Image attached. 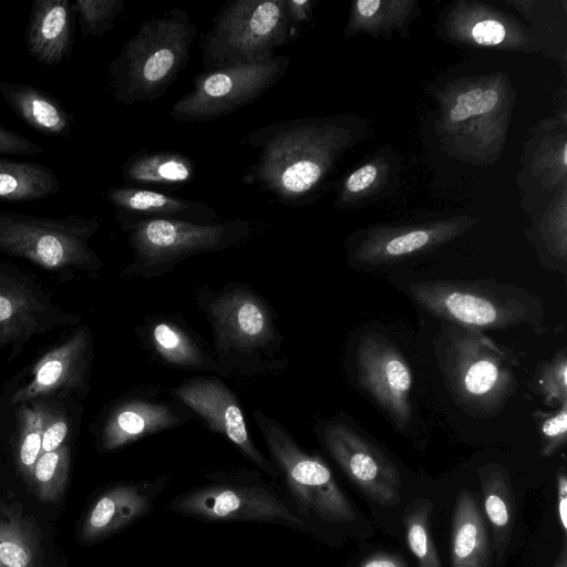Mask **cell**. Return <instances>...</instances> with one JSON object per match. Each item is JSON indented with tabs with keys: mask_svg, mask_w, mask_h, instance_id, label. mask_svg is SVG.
I'll list each match as a JSON object with an SVG mask.
<instances>
[{
	"mask_svg": "<svg viewBox=\"0 0 567 567\" xmlns=\"http://www.w3.org/2000/svg\"><path fill=\"white\" fill-rule=\"evenodd\" d=\"M69 433V421L64 414L49 411L42 435L41 453L52 452L63 445Z\"/></svg>",
	"mask_w": 567,
	"mask_h": 567,
	"instance_id": "cell-34",
	"label": "cell"
},
{
	"mask_svg": "<svg viewBox=\"0 0 567 567\" xmlns=\"http://www.w3.org/2000/svg\"><path fill=\"white\" fill-rule=\"evenodd\" d=\"M309 3L310 2L308 0H286L287 14L292 29L295 23L307 18Z\"/></svg>",
	"mask_w": 567,
	"mask_h": 567,
	"instance_id": "cell-39",
	"label": "cell"
},
{
	"mask_svg": "<svg viewBox=\"0 0 567 567\" xmlns=\"http://www.w3.org/2000/svg\"><path fill=\"white\" fill-rule=\"evenodd\" d=\"M252 417L298 515L327 523L353 520L354 509L326 462L303 450L286 426L264 411L256 409Z\"/></svg>",
	"mask_w": 567,
	"mask_h": 567,
	"instance_id": "cell-8",
	"label": "cell"
},
{
	"mask_svg": "<svg viewBox=\"0 0 567 567\" xmlns=\"http://www.w3.org/2000/svg\"><path fill=\"white\" fill-rule=\"evenodd\" d=\"M451 567H491V544L474 494L458 492L451 524Z\"/></svg>",
	"mask_w": 567,
	"mask_h": 567,
	"instance_id": "cell-22",
	"label": "cell"
},
{
	"mask_svg": "<svg viewBox=\"0 0 567 567\" xmlns=\"http://www.w3.org/2000/svg\"><path fill=\"white\" fill-rule=\"evenodd\" d=\"M498 95L494 90L483 91L482 96L472 109V115H480L489 112L497 103Z\"/></svg>",
	"mask_w": 567,
	"mask_h": 567,
	"instance_id": "cell-40",
	"label": "cell"
},
{
	"mask_svg": "<svg viewBox=\"0 0 567 567\" xmlns=\"http://www.w3.org/2000/svg\"><path fill=\"white\" fill-rule=\"evenodd\" d=\"M482 94L483 91L481 89L471 90L466 93L461 94L456 100V104L466 106L471 112L472 109L477 103V101L480 100V97L482 96Z\"/></svg>",
	"mask_w": 567,
	"mask_h": 567,
	"instance_id": "cell-41",
	"label": "cell"
},
{
	"mask_svg": "<svg viewBox=\"0 0 567 567\" xmlns=\"http://www.w3.org/2000/svg\"><path fill=\"white\" fill-rule=\"evenodd\" d=\"M0 95L16 116L38 133L51 137L71 133L72 114L48 92L30 84L0 81Z\"/></svg>",
	"mask_w": 567,
	"mask_h": 567,
	"instance_id": "cell-21",
	"label": "cell"
},
{
	"mask_svg": "<svg viewBox=\"0 0 567 567\" xmlns=\"http://www.w3.org/2000/svg\"><path fill=\"white\" fill-rule=\"evenodd\" d=\"M472 37L480 44H498L505 38V28L498 21L484 20L473 27Z\"/></svg>",
	"mask_w": 567,
	"mask_h": 567,
	"instance_id": "cell-35",
	"label": "cell"
},
{
	"mask_svg": "<svg viewBox=\"0 0 567 567\" xmlns=\"http://www.w3.org/2000/svg\"><path fill=\"white\" fill-rule=\"evenodd\" d=\"M71 4L84 38L104 35L124 10L123 0H75Z\"/></svg>",
	"mask_w": 567,
	"mask_h": 567,
	"instance_id": "cell-30",
	"label": "cell"
},
{
	"mask_svg": "<svg viewBox=\"0 0 567 567\" xmlns=\"http://www.w3.org/2000/svg\"><path fill=\"white\" fill-rule=\"evenodd\" d=\"M377 177V168L365 165L350 175L347 181V189L351 193H359L369 187Z\"/></svg>",
	"mask_w": 567,
	"mask_h": 567,
	"instance_id": "cell-37",
	"label": "cell"
},
{
	"mask_svg": "<svg viewBox=\"0 0 567 567\" xmlns=\"http://www.w3.org/2000/svg\"><path fill=\"white\" fill-rule=\"evenodd\" d=\"M73 17L69 0L33 1L24 35L29 55L45 65L68 58L73 43Z\"/></svg>",
	"mask_w": 567,
	"mask_h": 567,
	"instance_id": "cell-19",
	"label": "cell"
},
{
	"mask_svg": "<svg viewBox=\"0 0 567 567\" xmlns=\"http://www.w3.org/2000/svg\"><path fill=\"white\" fill-rule=\"evenodd\" d=\"M195 301L212 330V351L227 377H261L288 367L284 337L268 301L252 288L228 281L195 290Z\"/></svg>",
	"mask_w": 567,
	"mask_h": 567,
	"instance_id": "cell-1",
	"label": "cell"
},
{
	"mask_svg": "<svg viewBox=\"0 0 567 567\" xmlns=\"http://www.w3.org/2000/svg\"><path fill=\"white\" fill-rule=\"evenodd\" d=\"M19 412L18 464L23 476L32 482L49 410L41 402H32L28 406L23 404Z\"/></svg>",
	"mask_w": 567,
	"mask_h": 567,
	"instance_id": "cell-28",
	"label": "cell"
},
{
	"mask_svg": "<svg viewBox=\"0 0 567 567\" xmlns=\"http://www.w3.org/2000/svg\"><path fill=\"white\" fill-rule=\"evenodd\" d=\"M70 471V450L62 445L55 451L41 453L33 468L32 483L44 502L58 501L65 488Z\"/></svg>",
	"mask_w": 567,
	"mask_h": 567,
	"instance_id": "cell-29",
	"label": "cell"
},
{
	"mask_svg": "<svg viewBox=\"0 0 567 567\" xmlns=\"http://www.w3.org/2000/svg\"><path fill=\"white\" fill-rule=\"evenodd\" d=\"M136 334L145 349L166 367L227 377L212 348L179 316L148 317Z\"/></svg>",
	"mask_w": 567,
	"mask_h": 567,
	"instance_id": "cell-17",
	"label": "cell"
},
{
	"mask_svg": "<svg viewBox=\"0 0 567 567\" xmlns=\"http://www.w3.org/2000/svg\"><path fill=\"white\" fill-rule=\"evenodd\" d=\"M43 151L34 141L0 123V154L35 155Z\"/></svg>",
	"mask_w": 567,
	"mask_h": 567,
	"instance_id": "cell-33",
	"label": "cell"
},
{
	"mask_svg": "<svg viewBox=\"0 0 567 567\" xmlns=\"http://www.w3.org/2000/svg\"><path fill=\"white\" fill-rule=\"evenodd\" d=\"M164 485L165 480L161 478L109 489L91 508L83 526V538L92 542L135 522L150 511L153 498Z\"/></svg>",
	"mask_w": 567,
	"mask_h": 567,
	"instance_id": "cell-20",
	"label": "cell"
},
{
	"mask_svg": "<svg viewBox=\"0 0 567 567\" xmlns=\"http://www.w3.org/2000/svg\"><path fill=\"white\" fill-rule=\"evenodd\" d=\"M120 223L133 251L132 261L122 271L128 279L162 277L190 257L238 246L255 230L251 221L240 218L210 224L169 219Z\"/></svg>",
	"mask_w": 567,
	"mask_h": 567,
	"instance_id": "cell-5",
	"label": "cell"
},
{
	"mask_svg": "<svg viewBox=\"0 0 567 567\" xmlns=\"http://www.w3.org/2000/svg\"><path fill=\"white\" fill-rule=\"evenodd\" d=\"M195 38L196 25L183 9L145 19L109 66L114 100L131 106L164 95L185 69Z\"/></svg>",
	"mask_w": 567,
	"mask_h": 567,
	"instance_id": "cell-3",
	"label": "cell"
},
{
	"mask_svg": "<svg viewBox=\"0 0 567 567\" xmlns=\"http://www.w3.org/2000/svg\"><path fill=\"white\" fill-rule=\"evenodd\" d=\"M470 116H472L470 110L460 104H455L450 112V117L454 122L464 121Z\"/></svg>",
	"mask_w": 567,
	"mask_h": 567,
	"instance_id": "cell-43",
	"label": "cell"
},
{
	"mask_svg": "<svg viewBox=\"0 0 567 567\" xmlns=\"http://www.w3.org/2000/svg\"><path fill=\"white\" fill-rule=\"evenodd\" d=\"M446 390L476 417L499 413L517 389V360L483 331L442 321L434 341Z\"/></svg>",
	"mask_w": 567,
	"mask_h": 567,
	"instance_id": "cell-2",
	"label": "cell"
},
{
	"mask_svg": "<svg viewBox=\"0 0 567 567\" xmlns=\"http://www.w3.org/2000/svg\"><path fill=\"white\" fill-rule=\"evenodd\" d=\"M316 433L342 472L381 506L401 502L402 478L395 464L346 419L318 421Z\"/></svg>",
	"mask_w": 567,
	"mask_h": 567,
	"instance_id": "cell-10",
	"label": "cell"
},
{
	"mask_svg": "<svg viewBox=\"0 0 567 567\" xmlns=\"http://www.w3.org/2000/svg\"><path fill=\"white\" fill-rule=\"evenodd\" d=\"M195 417L184 404L164 398L155 388L136 389L115 402L104 416L100 445L104 451H115Z\"/></svg>",
	"mask_w": 567,
	"mask_h": 567,
	"instance_id": "cell-15",
	"label": "cell"
},
{
	"mask_svg": "<svg viewBox=\"0 0 567 567\" xmlns=\"http://www.w3.org/2000/svg\"><path fill=\"white\" fill-rule=\"evenodd\" d=\"M380 4L379 0H360L357 2V8L361 16L368 18L378 11Z\"/></svg>",
	"mask_w": 567,
	"mask_h": 567,
	"instance_id": "cell-42",
	"label": "cell"
},
{
	"mask_svg": "<svg viewBox=\"0 0 567 567\" xmlns=\"http://www.w3.org/2000/svg\"><path fill=\"white\" fill-rule=\"evenodd\" d=\"M60 181L49 166L0 158V200L33 202L54 195Z\"/></svg>",
	"mask_w": 567,
	"mask_h": 567,
	"instance_id": "cell-26",
	"label": "cell"
},
{
	"mask_svg": "<svg viewBox=\"0 0 567 567\" xmlns=\"http://www.w3.org/2000/svg\"><path fill=\"white\" fill-rule=\"evenodd\" d=\"M537 382L546 404L553 408L567 404L566 350L557 351L549 361L542 364Z\"/></svg>",
	"mask_w": 567,
	"mask_h": 567,
	"instance_id": "cell-31",
	"label": "cell"
},
{
	"mask_svg": "<svg viewBox=\"0 0 567 567\" xmlns=\"http://www.w3.org/2000/svg\"><path fill=\"white\" fill-rule=\"evenodd\" d=\"M93 342L90 328H78L66 340L48 351L33 365L31 378L11 398L24 404L39 398L80 393L89 385Z\"/></svg>",
	"mask_w": 567,
	"mask_h": 567,
	"instance_id": "cell-16",
	"label": "cell"
},
{
	"mask_svg": "<svg viewBox=\"0 0 567 567\" xmlns=\"http://www.w3.org/2000/svg\"><path fill=\"white\" fill-rule=\"evenodd\" d=\"M116 208L118 221L140 219H169L198 224L221 220L209 205L134 186H115L105 193Z\"/></svg>",
	"mask_w": 567,
	"mask_h": 567,
	"instance_id": "cell-18",
	"label": "cell"
},
{
	"mask_svg": "<svg viewBox=\"0 0 567 567\" xmlns=\"http://www.w3.org/2000/svg\"><path fill=\"white\" fill-rule=\"evenodd\" d=\"M360 388L383 411L398 431L412 421L411 369L396 346L379 332L362 334L355 348Z\"/></svg>",
	"mask_w": 567,
	"mask_h": 567,
	"instance_id": "cell-13",
	"label": "cell"
},
{
	"mask_svg": "<svg viewBox=\"0 0 567 567\" xmlns=\"http://www.w3.org/2000/svg\"><path fill=\"white\" fill-rule=\"evenodd\" d=\"M484 512L492 528L497 561L505 556L516 518V503L507 470L495 462L477 470Z\"/></svg>",
	"mask_w": 567,
	"mask_h": 567,
	"instance_id": "cell-23",
	"label": "cell"
},
{
	"mask_svg": "<svg viewBox=\"0 0 567 567\" xmlns=\"http://www.w3.org/2000/svg\"><path fill=\"white\" fill-rule=\"evenodd\" d=\"M553 567H567V542L564 537L561 549Z\"/></svg>",
	"mask_w": 567,
	"mask_h": 567,
	"instance_id": "cell-44",
	"label": "cell"
},
{
	"mask_svg": "<svg viewBox=\"0 0 567 567\" xmlns=\"http://www.w3.org/2000/svg\"><path fill=\"white\" fill-rule=\"evenodd\" d=\"M360 567H408V564L400 555L378 553L367 557Z\"/></svg>",
	"mask_w": 567,
	"mask_h": 567,
	"instance_id": "cell-38",
	"label": "cell"
},
{
	"mask_svg": "<svg viewBox=\"0 0 567 567\" xmlns=\"http://www.w3.org/2000/svg\"><path fill=\"white\" fill-rule=\"evenodd\" d=\"M168 508L204 520L270 522L301 528L305 520L269 487L249 483H216L189 491Z\"/></svg>",
	"mask_w": 567,
	"mask_h": 567,
	"instance_id": "cell-11",
	"label": "cell"
},
{
	"mask_svg": "<svg viewBox=\"0 0 567 567\" xmlns=\"http://www.w3.org/2000/svg\"><path fill=\"white\" fill-rule=\"evenodd\" d=\"M411 299L444 322L480 331L520 324L540 327L542 299L523 288L489 280H423L408 287Z\"/></svg>",
	"mask_w": 567,
	"mask_h": 567,
	"instance_id": "cell-4",
	"label": "cell"
},
{
	"mask_svg": "<svg viewBox=\"0 0 567 567\" xmlns=\"http://www.w3.org/2000/svg\"><path fill=\"white\" fill-rule=\"evenodd\" d=\"M100 227L97 217L51 218L0 208V252L59 275L96 274L103 264L90 241Z\"/></svg>",
	"mask_w": 567,
	"mask_h": 567,
	"instance_id": "cell-6",
	"label": "cell"
},
{
	"mask_svg": "<svg viewBox=\"0 0 567 567\" xmlns=\"http://www.w3.org/2000/svg\"><path fill=\"white\" fill-rule=\"evenodd\" d=\"M194 173V163L188 157L167 151L137 152L122 166V177L126 183L164 187L185 184Z\"/></svg>",
	"mask_w": 567,
	"mask_h": 567,
	"instance_id": "cell-25",
	"label": "cell"
},
{
	"mask_svg": "<svg viewBox=\"0 0 567 567\" xmlns=\"http://www.w3.org/2000/svg\"><path fill=\"white\" fill-rule=\"evenodd\" d=\"M40 564L37 526L19 504L0 502V567H40Z\"/></svg>",
	"mask_w": 567,
	"mask_h": 567,
	"instance_id": "cell-24",
	"label": "cell"
},
{
	"mask_svg": "<svg viewBox=\"0 0 567 567\" xmlns=\"http://www.w3.org/2000/svg\"><path fill=\"white\" fill-rule=\"evenodd\" d=\"M171 395L206 426L230 441L244 456L272 478H280L274 462L254 443L236 394L217 375H198L171 388Z\"/></svg>",
	"mask_w": 567,
	"mask_h": 567,
	"instance_id": "cell-14",
	"label": "cell"
},
{
	"mask_svg": "<svg viewBox=\"0 0 567 567\" xmlns=\"http://www.w3.org/2000/svg\"><path fill=\"white\" fill-rule=\"evenodd\" d=\"M433 503L427 498L412 501L404 509L402 523L406 544L416 567H442L430 528Z\"/></svg>",
	"mask_w": 567,
	"mask_h": 567,
	"instance_id": "cell-27",
	"label": "cell"
},
{
	"mask_svg": "<svg viewBox=\"0 0 567 567\" xmlns=\"http://www.w3.org/2000/svg\"><path fill=\"white\" fill-rule=\"evenodd\" d=\"M292 35L286 0L231 1L204 34L203 63L213 70L264 62Z\"/></svg>",
	"mask_w": 567,
	"mask_h": 567,
	"instance_id": "cell-7",
	"label": "cell"
},
{
	"mask_svg": "<svg viewBox=\"0 0 567 567\" xmlns=\"http://www.w3.org/2000/svg\"><path fill=\"white\" fill-rule=\"evenodd\" d=\"M535 420L540 436V454L550 457L566 444L567 404L551 413L537 412Z\"/></svg>",
	"mask_w": 567,
	"mask_h": 567,
	"instance_id": "cell-32",
	"label": "cell"
},
{
	"mask_svg": "<svg viewBox=\"0 0 567 567\" xmlns=\"http://www.w3.org/2000/svg\"><path fill=\"white\" fill-rule=\"evenodd\" d=\"M287 55L254 64L205 70L193 81V87L181 96L169 112L183 123H204L226 116L269 91L288 71Z\"/></svg>",
	"mask_w": 567,
	"mask_h": 567,
	"instance_id": "cell-9",
	"label": "cell"
},
{
	"mask_svg": "<svg viewBox=\"0 0 567 567\" xmlns=\"http://www.w3.org/2000/svg\"><path fill=\"white\" fill-rule=\"evenodd\" d=\"M557 514L564 537L567 533V475L564 467L557 471Z\"/></svg>",
	"mask_w": 567,
	"mask_h": 567,
	"instance_id": "cell-36",
	"label": "cell"
},
{
	"mask_svg": "<svg viewBox=\"0 0 567 567\" xmlns=\"http://www.w3.org/2000/svg\"><path fill=\"white\" fill-rule=\"evenodd\" d=\"M79 320L23 269L0 260V350L11 347L17 353L32 337Z\"/></svg>",
	"mask_w": 567,
	"mask_h": 567,
	"instance_id": "cell-12",
	"label": "cell"
}]
</instances>
